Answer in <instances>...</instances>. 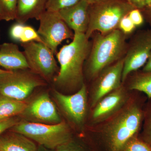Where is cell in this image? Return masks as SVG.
<instances>
[{
	"instance_id": "cell-3",
	"label": "cell",
	"mask_w": 151,
	"mask_h": 151,
	"mask_svg": "<svg viewBox=\"0 0 151 151\" xmlns=\"http://www.w3.org/2000/svg\"><path fill=\"white\" fill-rule=\"evenodd\" d=\"M124 34L116 29L95 39L88 59L87 71L91 78L98 76L101 71L119 59L125 45Z\"/></svg>"
},
{
	"instance_id": "cell-23",
	"label": "cell",
	"mask_w": 151,
	"mask_h": 151,
	"mask_svg": "<svg viewBox=\"0 0 151 151\" xmlns=\"http://www.w3.org/2000/svg\"><path fill=\"white\" fill-rule=\"evenodd\" d=\"M33 41L44 44L37 31L31 26L25 24L19 42L22 44Z\"/></svg>"
},
{
	"instance_id": "cell-7",
	"label": "cell",
	"mask_w": 151,
	"mask_h": 151,
	"mask_svg": "<svg viewBox=\"0 0 151 151\" xmlns=\"http://www.w3.org/2000/svg\"><path fill=\"white\" fill-rule=\"evenodd\" d=\"M29 69L46 81H53L59 68L54 53L45 45L33 41L22 43Z\"/></svg>"
},
{
	"instance_id": "cell-12",
	"label": "cell",
	"mask_w": 151,
	"mask_h": 151,
	"mask_svg": "<svg viewBox=\"0 0 151 151\" xmlns=\"http://www.w3.org/2000/svg\"><path fill=\"white\" fill-rule=\"evenodd\" d=\"M124 58L101 71L94 85L92 95V106L94 107L104 96L121 86Z\"/></svg>"
},
{
	"instance_id": "cell-21",
	"label": "cell",
	"mask_w": 151,
	"mask_h": 151,
	"mask_svg": "<svg viewBox=\"0 0 151 151\" xmlns=\"http://www.w3.org/2000/svg\"><path fill=\"white\" fill-rule=\"evenodd\" d=\"M145 110H144L145 123L143 132V140L151 145V98Z\"/></svg>"
},
{
	"instance_id": "cell-8",
	"label": "cell",
	"mask_w": 151,
	"mask_h": 151,
	"mask_svg": "<svg viewBox=\"0 0 151 151\" xmlns=\"http://www.w3.org/2000/svg\"><path fill=\"white\" fill-rule=\"evenodd\" d=\"M37 32L44 44L54 54L62 42L68 39H73L74 33L60 17L58 12L45 11L39 18Z\"/></svg>"
},
{
	"instance_id": "cell-30",
	"label": "cell",
	"mask_w": 151,
	"mask_h": 151,
	"mask_svg": "<svg viewBox=\"0 0 151 151\" xmlns=\"http://www.w3.org/2000/svg\"><path fill=\"white\" fill-rule=\"evenodd\" d=\"M134 8L148 9L151 6V0H127Z\"/></svg>"
},
{
	"instance_id": "cell-24",
	"label": "cell",
	"mask_w": 151,
	"mask_h": 151,
	"mask_svg": "<svg viewBox=\"0 0 151 151\" xmlns=\"http://www.w3.org/2000/svg\"><path fill=\"white\" fill-rule=\"evenodd\" d=\"M81 0H48L46 10L58 12L76 4Z\"/></svg>"
},
{
	"instance_id": "cell-34",
	"label": "cell",
	"mask_w": 151,
	"mask_h": 151,
	"mask_svg": "<svg viewBox=\"0 0 151 151\" xmlns=\"http://www.w3.org/2000/svg\"><path fill=\"white\" fill-rule=\"evenodd\" d=\"M147 9V17L148 20H149V22L151 24V6Z\"/></svg>"
},
{
	"instance_id": "cell-5",
	"label": "cell",
	"mask_w": 151,
	"mask_h": 151,
	"mask_svg": "<svg viewBox=\"0 0 151 151\" xmlns=\"http://www.w3.org/2000/svg\"><path fill=\"white\" fill-rule=\"evenodd\" d=\"M100 3L94 9L89 10V24L85 33L88 39L95 31L105 34L116 29L122 18L134 9L129 3L116 0Z\"/></svg>"
},
{
	"instance_id": "cell-17",
	"label": "cell",
	"mask_w": 151,
	"mask_h": 151,
	"mask_svg": "<svg viewBox=\"0 0 151 151\" xmlns=\"http://www.w3.org/2000/svg\"><path fill=\"white\" fill-rule=\"evenodd\" d=\"M48 0H18L16 21L25 24L29 20L38 21L40 16L46 11Z\"/></svg>"
},
{
	"instance_id": "cell-29",
	"label": "cell",
	"mask_w": 151,
	"mask_h": 151,
	"mask_svg": "<svg viewBox=\"0 0 151 151\" xmlns=\"http://www.w3.org/2000/svg\"><path fill=\"white\" fill-rule=\"evenodd\" d=\"M128 16L136 27L140 26L144 23V16L139 9H133L129 12Z\"/></svg>"
},
{
	"instance_id": "cell-32",
	"label": "cell",
	"mask_w": 151,
	"mask_h": 151,
	"mask_svg": "<svg viewBox=\"0 0 151 151\" xmlns=\"http://www.w3.org/2000/svg\"><path fill=\"white\" fill-rule=\"evenodd\" d=\"M37 151H55V150H51L45 147L44 146L39 145L38 146Z\"/></svg>"
},
{
	"instance_id": "cell-19",
	"label": "cell",
	"mask_w": 151,
	"mask_h": 151,
	"mask_svg": "<svg viewBox=\"0 0 151 151\" xmlns=\"http://www.w3.org/2000/svg\"><path fill=\"white\" fill-rule=\"evenodd\" d=\"M130 90L142 92L149 98H151V71L136 73L130 81Z\"/></svg>"
},
{
	"instance_id": "cell-11",
	"label": "cell",
	"mask_w": 151,
	"mask_h": 151,
	"mask_svg": "<svg viewBox=\"0 0 151 151\" xmlns=\"http://www.w3.org/2000/svg\"><path fill=\"white\" fill-rule=\"evenodd\" d=\"M54 96L68 119L78 127L84 124L87 111L86 85L83 84L78 92L65 95L55 90Z\"/></svg>"
},
{
	"instance_id": "cell-36",
	"label": "cell",
	"mask_w": 151,
	"mask_h": 151,
	"mask_svg": "<svg viewBox=\"0 0 151 151\" xmlns=\"http://www.w3.org/2000/svg\"><path fill=\"white\" fill-rule=\"evenodd\" d=\"M1 39V29H0V40Z\"/></svg>"
},
{
	"instance_id": "cell-31",
	"label": "cell",
	"mask_w": 151,
	"mask_h": 151,
	"mask_svg": "<svg viewBox=\"0 0 151 151\" xmlns=\"http://www.w3.org/2000/svg\"><path fill=\"white\" fill-rule=\"evenodd\" d=\"M142 70L145 72L151 71V52L148 59L146 62V64L144 65Z\"/></svg>"
},
{
	"instance_id": "cell-9",
	"label": "cell",
	"mask_w": 151,
	"mask_h": 151,
	"mask_svg": "<svg viewBox=\"0 0 151 151\" xmlns=\"http://www.w3.org/2000/svg\"><path fill=\"white\" fill-rule=\"evenodd\" d=\"M151 52V29L138 32L134 37L125 58L122 81L132 72L144 66Z\"/></svg>"
},
{
	"instance_id": "cell-14",
	"label": "cell",
	"mask_w": 151,
	"mask_h": 151,
	"mask_svg": "<svg viewBox=\"0 0 151 151\" xmlns=\"http://www.w3.org/2000/svg\"><path fill=\"white\" fill-rule=\"evenodd\" d=\"M90 5L81 0L73 6L61 10L58 14L64 22L74 32L86 33L89 22Z\"/></svg>"
},
{
	"instance_id": "cell-37",
	"label": "cell",
	"mask_w": 151,
	"mask_h": 151,
	"mask_svg": "<svg viewBox=\"0 0 151 151\" xmlns=\"http://www.w3.org/2000/svg\"></svg>"
},
{
	"instance_id": "cell-26",
	"label": "cell",
	"mask_w": 151,
	"mask_h": 151,
	"mask_svg": "<svg viewBox=\"0 0 151 151\" xmlns=\"http://www.w3.org/2000/svg\"><path fill=\"white\" fill-rule=\"evenodd\" d=\"M120 30L124 34L132 33L136 28L135 26L128 14L123 17L120 21L119 25Z\"/></svg>"
},
{
	"instance_id": "cell-1",
	"label": "cell",
	"mask_w": 151,
	"mask_h": 151,
	"mask_svg": "<svg viewBox=\"0 0 151 151\" xmlns=\"http://www.w3.org/2000/svg\"><path fill=\"white\" fill-rule=\"evenodd\" d=\"M89 39L85 33L74 32L72 41L57 52L60 68L53 82L65 89H80L84 83L83 66L89 49Z\"/></svg>"
},
{
	"instance_id": "cell-25",
	"label": "cell",
	"mask_w": 151,
	"mask_h": 151,
	"mask_svg": "<svg viewBox=\"0 0 151 151\" xmlns=\"http://www.w3.org/2000/svg\"><path fill=\"white\" fill-rule=\"evenodd\" d=\"M24 25L25 24L16 21L11 26L9 30V35L11 39L19 42Z\"/></svg>"
},
{
	"instance_id": "cell-4",
	"label": "cell",
	"mask_w": 151,
	"mask_h": 151,
	"mask_svg": "<svg viewBox=\"0 0 151 151\" xmlns=\"http://www.w3.org/2000/svg\"><path fill=\"white\" fill-rule=\"evenodd\" d=\"M9 130L22 134L39 145L51 150L72 139L70 129L64 122L50 124L19 121Z\"/></svg>"
},
{
	"instance_id": "cell-33",
	"label": "cell",
	"mask_w": 151,
	"mask_h": 151,
	"mask_svg": "<svg viewBox=\"0 0 151 151\" xmlns=\"http://www.w3.org/2000/svg\"><path fill=\"white\" fill-rule=\"evenodd\" d=\"M84 1H86V2L88 3L89 5H90L100 3L103 0H84Z\"/></svg>"
},
{
	"instance_id": "cell-22",
	"label": "cell",
	"mask_w": 151,
	"mask_h": 151,
	"mask_svg": "<svg viewBox=\"0 0 151 151\" xmlns=\"http://www.w3.org/2000/svg\"><path fill=\"white\" fill-rule=\"evenodd\" d=\"M122 151H151V146L135 136L127 142Z\"/></svg>"
},
{
	"instance_id": "cell-6",
	"label": "cell",
	"mask_w": 151,
	"mask_h": 151,
	"mask_svg": "<svg viewBox=\"0 0 151 151\" xmlns=\"http://www.w3.org/2000/svg\"><path fill=\"white\" fill-rule=\"evenodd\" d=\"M45 84L44 80L29 69L9 70L0 77V94L23 101L35 89Z\"/></svg>"
},
{
	"instance_id": "cell-16",
	"label": "cell",
	"mask_w": 151,
	"mask_h": 151,
	"mask_svg": "<svg viewBox=\"0 0 151 151\" xmlns=\"http://www.w3.org/2000/svg\"><path fill=\"white\" fill-rule=\"evenodd\" d=\"M37 147L34 141L18 132L9 130L0 135V151H37Z\"/></svg>"
},
{
	"instance_id": "cell-10",
	"label": "cell",
	"mask_w": 151,
	"mask_h": 151,
	"mask_svg": "<svg viewBox=\"0 0 151 151\" xmlns=\"http://www.w3.org/2000/svg\"><path fill=\"white\" fill-rule=\"evenodd\" d=\"M20 115L24 121L29 122L50 124L62 122L55 105L47 93L38 95L27 104Z\"/></svg>"
},
{
	"instance_id": "cell-18",
	"label": "cell",
	"mask_w": 151,
	"mask_h": 151,
	"mask_svg": "<svg viewBox=\"0 0 151 151\" xmlns=\"http://www.w3.org/2000/svg\"><path fill=\"white\" fill-rule=\"evenodd\" d=\"M27 103L0 94V120L21 115Z\"/></svg>"
},
{
	"instance_id": "cell-20",
	"label": "cell",
	"mask_w": 151,
	"mask_h": 151,
	"mask_svg": "<svg viewBox=\"0 0 151 151\" xmlns=\"http://www.w3.org/2000/svg\"><path fill=\"white\" fill-rule=\"evenodd\" d=\"M18 0H0V21L16 19Z\"/></svg>"
},
{
	"instance_id": "cell-13",
	"label": "cell",
	"mask_w": 151,
	"mask_h": 151,
	"mask_svg": "<svg viewBox=\"0 0 151 151\" xmlns=\"http://www.w3.org/2000/svg\"><path fill=\"white\" fill-rule=\"evenodd\" d=\"M127 99L128 95L122 86L105 95L94 106L92 114L93 121L102 122L113 116L121 109Z\"/></svg>"
},
{
	"instance_id": "cell-28",
	"label": "cell",
	"mask_w": 151,
	"mask_h": 151,
	"mask_svg": "<svg viewBox=\"0 0 151 151\" xmlns=\"http://www.w3.org/2000/svg\"><path fill=\"white\" fill-rule=\"evenodd\" d=\"M19 120L16 116L0 120V135L16 125Z\"/></svg>"
},
{
	"instance_id": "cell-15",
	"label": "cell",
	"mask_w": 151,
	"mask_h": 151,
	"mask_svg": "<svg viewBox=\"0 0 151 151\" xmlns=\"http://www.w3.org/2000/svg\"><path fill=\"white\" fill-rule=\"evenodd\" d=\"M0 67L7 70L29 69L23 52L13 42L0 45Z\"/></svg>"
},
{
	"instance_id": "cell-2",
	"label": "cell",
	"mask_w": 151,
	"mask_h": 151,
	"mask_svg": "<svg viewBox=\"0 0 151 151\" xmlns=\"http://www.w3.org/2000/svg\"><path fill=\"white\" fill-rule=\"evenodd\" d=\"M144 119V110L134 102L105 127V139L111 151H122L127 142L137 136Z\"/></svg>"
},
{
	"instance_id": "cell-27",
	"label": "cell",
	"mask_w": 151,
	"mask_h": 151,
	"mask_svg": "<svg viewBox=\"0 0 151 151\" xmlns=\"http://www.w3.org/2000/svg\"><path fill=\"white\" fill-rule=\"evenodd\" d=\"M55 151H85L78 142L71 139L70 140L60 145L55 150Z\"/></svg>"
},
{
	"instance_id": "cell-35",
	"label": "cell",
	"mask_w": 151,
	"mask_h": 151,
	"mask_svg": "<svg viewBox=\"0 0 151 151\" xmlns=\"http://www.w3.org/2000/svg\"><path fill=\"white\" fill-rule=\"evenodd\" d=\"M9 70H3V69L0 68V77L4 75L5 73H7Z\"/></svg>"
}]
</instances>
